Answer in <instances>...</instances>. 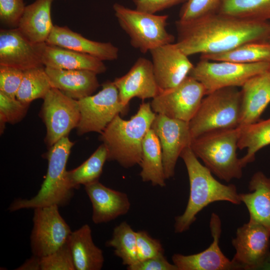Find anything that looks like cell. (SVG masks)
<instances>
[{"instance_id": "cell-1", "label": "cell", "mask_w": 270, "mask_h": 270, "mask_svg": "<svg viewBox=\"0 0 270 270\" xmlns=\"http://www.w3.org/2000/svg\"><path fill=\"white\" fill-rule=\"evenodd\" d=\"M178 46L188 56L231 50L242 44L268 41L270 22L215 13L188 22H176Z\"/></svg>"}, {"instance_id": "cell-2", "label": "cell", "mask_w": 270, "mask_h": 270, "mask_svg": "<svg viewBox=\"0 0 270 270\" xmlns=\"http://www.w3.org/2000/svg\"><path fill=\"white\" fill-rule=\"evenodd\" d=\"M180 157L188 174L190 196L184 212L175 218L176 233L188 230L196 220L198 214L213 202L226 201L234 204L242 203L236 186L224 184L214 178L210 170L199 162L190 146L182 150Z\"/></svg>"}, {"instance_id": "cell-3", "label": "cell", "mask_w": 270, "mask_h": 270, "mask_svg": "<svg viewBox=\"0 0 270 270\" xmlns=\"http://www.w3.org/2000/svg\"><path fill=\"white\" fill-rule=\"evenodd\" d=\"M156 114L149 102H142L128 120L118 114L100 134V140L108 150V160L124 168L140 165L143 139L150 128Z\"/></svg>"}, {"instance_id": "cell-4", "label": "cell", "mask_w": 270, "mask_h": 270, "mask_svg": "<svg viewBox=\"0 0 270 270\" xmlns=\"http://www.w3.org/2000/svg\"><path fill=\"white\" fill-rule=\"evenodd\" d=\"M74 144L66 136L49 148L45 156L48 162L47 172L38 194L30 199L14 200L8 207L10 212L50 205L62 206L69 202L74 190L68 180L66 166Z\"/></svg>"}, {"instance_id": "cell-5", "label": "cell", "mask_w": 270, "mask_h": 270, "mask_svg": "<svg viewBox=\"0 0 270 270\" xmlns=\"http://www.w3.org/2000/svg\"><path fill=\"white\" fill-rule=\"evenodd\" d=\"M240 128L216 130L192 139L190 148L198 158L218 178L226 182L242 176L236 150Z\"/></svg>"}, {"instance_id": "cell-6", "label": "cell", "mask_w": 270, "mask_h": 270, "mask_svg": "<svg viewBox=\"0 0 270 270\" xmlns=\"http://www.w3.org/2000/svg\"><path fill=\"white\" fill-rule=\"evenodd\" d=\"M241 93L237 87H227L206 95L188 122L192 139L208 132L239 127Z\"/></svg>"}, {"instance_id": "cell-7", "label": "cell", "mask_w": 270, "mask_h": 270, "mask_svg": "<svg viewBox=\"0 0 270 270\" xmlns=\"http://www.w3.org/2000/svg\"><path fill=\"white\" fill-rule=\"evenodd\" d=\"M122 30L132 47L145 54L164 44L173 43L174 36L166 28L168 16L158 15L132 9L118 3L112 6Z\"/></svg>"}, {"instance_id": "cell-8", "label": "cell", "mask_w": 270, "mask_h": 270, "mask_svg": "<svg viewBox=\"0 0 270 270\" xmlns=\"http://www.w3.org/2000/svg\"><path fill=\"white\" fill-rule=\"evenodd\" d=\"M270 62L242 64L200 59L189 76L200 82L206 94L227 87H242L250 78L267 72Z\"/></svg>"}, {"instance_id": "cell-9", "label": "cell", "mask_w": 270, "mask_h": 270, "mask_svg": "<svg viewBox=\"0 0 270 270\" xmlns=\"http://www.w3.org/2000/svg\"><path fill=\"white\" fill-rule=\"evenodd\" d=\"M78 101L80 118L76 129L79 136L100 134L116 116L126 114L128 108L122 103L117 88L110 81L104 82L97 94Z\"/></svg>"}, {"instance_id": "cell-10", "label": "cell", "mask_w": 270, "mask_h": 270, "mask_svg": "<svg viewBox=\"0 0 270 270\" xmlns=\"http://www.w3.org/2000/svg\"><path fill=\"white\" fill-rule=\"evenodd\" d=\"M206 94L204 86L188 76L177 86L162 90L150 104L156 114L189 122Z\"/></svg>"}, {"instance_id": "cell-11", "label": "cell", "mask_w": 270, "mask_h": 270, "mask_svg": "<svg viewBox=\"0 0 270 270\" xmlns=\"http://www.w3.org/2000/svg\"><path fill=\"white\" fill-rule=\"evenodd\" d=\"M40 116L46 130L44 142L50 148L76 128L80 118L78 101L55 88L43 99Z\"/></svg>"}, {"instance_id": "cell-12", "label": "cell", "mask_w": 270, "mask_h": 270, "mask_svg": "<svg viewBox=\"0 0 270 270\" xmlns=\"http://www.w3.org/2000/svg\"><path fill=\"white\" fill-rule=\"evenodd\" d=\"M236 254L232 260L238 270L266 269L270 254V230L249 220L239 227L232 240Z\"/></svg>"}, {"instance_id": "cell-13", "label": "cell", "mask_w": 270, "mask_h": 270, "mask_svg": "<svg viewBox=\"0 0 270 270\" xmlns=\"http://www.w3.org/2000/svg\"><path fill=\"white\" fill-rule=\"evenodd\" d=\"M58 206L50 205L34 209L30 246L33 255L42 257L60 248L72 233L61 216Z\"/></svg>"}, {"instance_id": "cell-14", "label": "cell", "mask_w": 270, "mask_h": 270, "mask_svg": "<svg viewBox=\"0 0 270 270\" xmlns=\"http://www.w3.org/2000/svg\"><path fill=\"white\" fill-rule=\"evenodd\" d=\"M150 128L158 136L161 146L166 179L173 177L178 159L192 140L188 122L156 114Z\"/></svg>"}, {"instance_id": "cell-15", "label": "cell", "mask_w": 270, "mask_h": 270, "mask_svg": "<svg viewBox=\"0 0 270 270\" xmlns=\"http://www.w3.org/2000/svg\"><path fill=\"white\" fill-rule=\"evenodd\" d=\"M46 42L34 43L18 28L0 30V66L23 71L42 66Z\"/></svg>"}, {"instance_id": "cell-16", "label": "cell", "mask_w": 270, "mask_h": 270, "mask_svg": "<svg viewBox=\"0 0 270 270\" xmlns=\"http://www.w3.org/2000/svg\"><path fill=\"white\" fill-rule=\"evenodd\" d=\"M150 52L154 75L162 90L178 85L189 76L194 66L176 43L162 45Z\"/></svg>"}, {"instance_id": "cell-17", "label": "cell", "mask_w": 270, "mask_h": 270, "mask_svg": "<svg viewBox=\"0 0 270 270\" xmlns=\"http://www.w3.org/2000/svg\"><path fill=\"white\" fill-rule=\"evenodd\" d=\"M210 227L213 240L206 249L191 255L175 254L172 256L173 264L178 270H238L234 262L228 259L220 248L222 224L219 216L214 212L211 215Z\"/></svg>"}, {"instance_id": "cell-18", "label": "cell", "mask_w": 270, "mask_h": 270, "mask_svg": "<svg viewBox=\"0 0 270 270\" xmlns=\"http://www.w3.org/2000/svg\"><path fill=\"white\" fill-rule=\"evenodd\" d=\"M117 88L120 102L128 106L134 98L142 100L153 98L162 90L153 70L152 61L142 57L137 59L128 72L113 81Z\"/></svg>"}, {"instance_id": "cell-19", "label": "cell", "mask_w": 270, "mask_h": 270, "mask_svg": "<svg viewBox=\"0 0 270 270\" xmlns=\"http://www.w3.org/2000/svg\"><path fill=\"white\" fill-rule=\"evenodd\" d=\"M92 206L96 224L107 222L126 214L130 202L126 194L106 186L98 181L84 186Z\"/></svg>"}, {"instance_id": "cell-20", "label": "cell", "mask_w": 270, "mask_h": 270, "mask_svg": "<svg viewBox=\"0 0 270 270\" xmlns=\"http://www.w3.org/2000/svg\"><path fill=\"white\" fill-rule=\"evenodd\" d=\"M46 43L88 54L102 61L114 60L118 57V48L111 42L89 40L67 26L54 25Z\"/></svg>"}, {"instance_id": "cell-21", "label": "cell", "mask_w": 270, "mask_h": 270, "mask_svg": "<svg viewBox=\"0 0 270 270\" xmlns=\"http://www.w3.org/2000/svg\"><path fill=\"white\" fill-rule=\"evenodd\" d=\"M239 127L255 123L270 103V78L267 72L248 80L242 86Z\"/></svg>"}, {"instance_id": "cell-22", "label": "cell", "mask_w": 270, "mask_h": 270, "mask_svg": "<svg viewBox=\"0 0 270 270\" xmlns=\"http://www.w3.org/2000/svg\"><path fill=\"white\" fill-rule=\"evenodd\" d=\"M45 70L52 88L76 100L92 95L100 86L97 74L92 71L48 67Z\"/></svg>"}, {"instance_id": "cell-23", "label": "cell", "mask_w": 270, "mask_h": 270, "mask_svg": "<svg viewBox=\"0 0 270 270\" xmlns=\"http://www.w3.org/2000/svg\"><path fill=\"white\" fill-rule=\"evenodd\" d=\"M42 61L45 67L54 68L88 70L97 74L106 70L103 61L96 57L46 43Z\"/></svg>"}, {"instance_id": "cell-24", "label": "cell", "mask_w": 270, "mask_h": 270, "mask_svg": "<svg viewBox=\"0 0 270 270\" xmlns=\"http://www.w3.org/2000/svg\"><path fill=\"white\" fill-rule=\"evenodd\" d=\"M54 0H35L26 6L18 28L30 41L44 43L54 26L51 8Z\"/></svg>"}, {"instance_id": "cell-25", "label": "cell", "mask_w": 270, "mask_h": 270, "mask_svg": "<svg viewBox=\"0 0 270 270\" xmlns=\"http://www.w3.org/2000/svg\"><path fill=\"white\" fill-rule=\"evenodd\" d=\"M248 189L249 192L239 196L248 210L250 220L270 230V178L261 171L256 172L249 182Z\"/></svg>"}, {"instance_id": "cell-26", "label": "cell", "mask_w": 270, "mask_h": 270, "mask_svg": "<svg viewBox=\"0 0 270 270\" xmlns=\"http://www.w3.org/2000/svg\"><path fill=\"white\" fill-rule=\"evenodd\" d=\"M76 270H100L103 252L94 244L90 226L84 224L72 232L68 240Z\"/></svg>"}, {"instance_id": "cell-27", "label": "cell", "mask_w": 270, "mask_h": 270, "mask_svg": "<svg viewBox=\"0 0 270 270\" xmlns=\"http://www.w3.org/2000/svg\"><path fill=\"white\" fill-rule=\"evenodd\" d=\"M140 176L144 182H150L154 186H166L162 148L160 140L150 128L146 134L142 143V158Z\"/></svg>"}, {"instance_id": "cell-28", "label": "cell", "mask_w": 270, "mask_h": 270, "mask_svg": "<svg viewBox=\"0 0 270 270\" xmlns=\"http://www.w3.org/2000/svg\"><path fill=\"white\" fill-rule=\"evenodd\" d=\"M239 128L238 148H246V153L240 158L244 168L254 160L256 154L259 150L270 144V118Z\"/></svg>"}, {"instance_id": "cell-29", "label": "cell", "mask_w": 270, "mask_h": 270, "mask_svg": "<svg viewBox=\"0 0 270 270\" xmlns=\"http://www.w3.org/2000/svg\"><path fill=\"white\" fill-rule=\"evenodd\" d=\"M200 59L242 64L270 62V42L264 41L246 43L227 52L201 54Z\"/></svg>"}, {"instance_id": "cell-30", "label": "cell", "mask_w": 270, "mask_h": 270, "mask_svg": "<svg viewBox=\"0 0 270 270\" xmlns=\"http://www.w3.org/2000/svg\"><path fill=\"white\" fill-rule=\"evenodd\" d=\"M108 160V150L102 144L82 164L67 172V178L70 186L78 188L81 184H87L98 181L103 166Z\"/></svg>"}, {"instance_id": "cell-31", "label": "cell", "mask_w": 270, "mask_h": 270, "mask_svg": "<svg viewBox=\"0 0 270 270\" xmlns=\"http://www.w3.org/2000/svg\"><path fill=\"white\" fill-rule=\"evenodd\" d=\"M218 12L248 20L270 21V0H222Z\"/></svg>"}, {"instance_id": "cell-32", "label": "cell", "mask_w": 270, "mask_h": 270, "mask_svg": "<svg viewBox=\"0 0 270 270\" xmlns=\"http://www.w3.org/2000/svg\"><path fill=\"white\" fill-rule=\"evenodd\" d=\"M52 88L44 66L30 68L24 71L16 98L22 102L30 104L35 100L44 99Z\"/></svg>"}, {"instance_id": "cell-33", "label": "cell", "mask_w": 270, "mask_h": 270, "mask_svg": "<svg viewBox=\"0 0 270 270\" xmlns=\"http://www.w3.org/2000/svg\"><path fill=\"white\" fill-rule=\"evenodd\" d=\"M106 245L114 248V254L124 265L128 266L138 262L136 232L127 222H122L114 228L112 237Z\"/></svg>"}, {"instance_id": "cell-34", "label": "cell", "mask_w": 270, "mask_h": 270, "mask_svg": "<svg viewBox=\"0 0 270 270\" xmlns=\"http://www.w3.org/2000/svg\"><path fill=\"white\" fill-rule=\"evenodd\" d=\"M30 105L0 92V134L4 131L6 124H14L21 121L26 116Z\"/></svg>"}, {"instance_id": "cell-35", "label": "cell", "mask_w": 270, "mask_h": 270, "mask_svg": "<svg viewBox=\"0 0 270 270\" xmlns=\"http://www.w3.org/2000/svg\"><path fill=\"white\" fill-rule=\"evenodd\" d=\"M222 0H186L179 12V20L188 22L218 12Z\"/></svg>"}, {"instance_id": "cell-36", "label": "cell", "mask_w": 270, "mask_h": 270, "mask_svg": "<svg viewBox=\"0 0 270 270\" xmlns=\"http://www.w3.org/2000/svg\"><path fill=\"white\" fill-rule=\"evenodd\" d=\"M40 270H76L68 242L55 252L40 257Z\"/></svg>"}, {"instance_id": "cell-37", "label": "cell", "mask_w": 270, "mask_h": 270, "mask_svg": "<svg viewBox=\"0 0 270 270\" xmlns=\"http://www.w3.org/2000/svg\"><path fill=\"white\" fill-rule=\"evenodd\" d=\"M138 261H142L164 254V249L159 240L152 238L147 232H136Z\"/></svg>"}, {"instance_id": "cell-38", "label": "cell", "mask_w": 270, "mask_h": 270, "mask_svg": "<svg viewBox=\"0 0 270 270\" xmlns=\"http://www.w3.org/2000/svg\"><path fill=\"white\" fill-rule=\"evenodd\" d=\"M23 76L24 71L21 70L0 66V92L16 98Z\"/></svg>"}, {"instance_id": "cell-39", "label": "cell", "mask_w": 270, "mask_h": 270, "mask_svg": "<svg viewBox=\"0 0 270 270\" xmlns=\"http://www.w3.org/2000/svg\"><path fill=\"white\" fill-rule=\"evenodd\" d=\"M23 0H0L1 23L17 28L25 9Z\"/></svg>"}, {"instance_id": "cell-40", "label": "cell", "mask_w": 270, "mask_h": 270, "mask_svg": "<svg viewBox=\"0 0 270 270\" xmlns=\"http://www.w3.org/2000/svg\"><path fill=\"white\" fill-rule=\"evenodd\" d=\"M128 270H178L174 264H170L164 254L128 266Z\"/></svg>"}, {"instance_id": "cell-41", "label": "cell", "mask_w": 270, "mask_h": 270, "mask_svg": "<svg viewBox=\"0 0 270 270\" xmlns=\"http://www.w3.org/2000/svg\"><path fill=\"white\" fill-rule=\"evenodd\" d=\"M186 0H132L136 9L146 12L156 14Z\"/></svg>"}, {"instance_id": "cell-42", "label": "cell", "mask_w": 270, "mask_h": 270, "mask_svg": "<svg viewBox=\"0 0 270 270\" xmlns=\"http://www.w3.org/2000/svg\"><path fill=\"white\" fill-rule=\"evenodd\" d=\"M16 270H40V257L33 255Z\"/></svg>"}, {"instance_id": "cell-43", "label": "cell", "mask_w": 270, "mask_h": 270, "mask_svg": "<svg viewBox=\"0 0 270 270\" xmlns=\"http://www.w3.org/2000/svg\"><path fill=\"white\" fill-rule=\"evenodd\" d=\"M267 74L270 78V66L267 70Z\"/></svg>"}, {"instance_id": "cell-44", "label": "cell", "mask_w": 270, "mask_h": 270, "mask_svg": "<svg viewBox=\"0 0 270 270\" xmlns=\"http://www.w3.org/2000/svg\"><path fill=\"white\" fill-rule=\"evenodd\" d=\"M267 262L270 264V254L268 258Z\"/></svg>"}, {"instance_id": "cell-45", "label": "cell", "mask_w": 270, "mask_h": 270, "mask_svg": "<svg viewBox=\"0 0 270 270\" xmlns=\"http://www.w3.org/2000/svg\"><path fill=\"white\" fill-rule=\"evenodd\" d=\"M268 42H270V36L269 38H268Z\"/></svg>"}, {"instance_id": "cell-46", "label": "cell", "mask_w": 270, "mask_h": 270, "mask_svg": "<svg viewBox=\"0 0 270 270\" xmlns=\"http://www.w3.org/2000/svg\"><path fill=\"white\" fill-rule=\"evenodd\" d=\"M268 270H270V266L269 268H268Z\"/></svg>"}]
</instances>
